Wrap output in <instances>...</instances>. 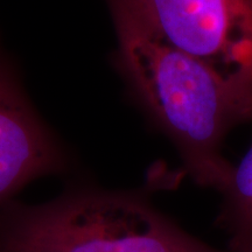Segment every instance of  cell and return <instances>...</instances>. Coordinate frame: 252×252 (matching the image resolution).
<instances>
[{
	"label": "cell",
	"mask_w": 252,
	"mask_h": 252,
	"mask_svg": "<svg viewBox=\"0 0 252 252\" xmlns=\"http://www.w3.org/2000/svg\"><path fill=\"white\" fill-rule=\"evenodd\" d=\"M0 252H12V251H8V250H5V249H1V248H0Z\"/></svg>",
	"instance_id": "8992f818"
},
{
	"label": "cell",
	"mask_w": 252,
	"mask_h": 252,
	"mask_svg": "<svg viewBox=\"0 0 252 252\" xmlns=\"http://www.w3.org/2000/svg\"><path fill=\"white\" fill-rule=\"evenodd\" d=\"M0 248L12 252H231L189 235L135 194L82 191L0 214Z\"/></svg>",
	"instance_id": "7a4b0ae2"
},
{
	"label": "cell",
	"mask_w": 252,
	"mask_h": 252,
	"mask_svg": "<svg viewBox=\"0 0 252 252\" xmlns=\"http://www.w3.org/2000/svg\"><path fill=\"white\" fill-rule=\"evenodd\" d=\"M212 68L252 112V0H106Z\"/></svg>",
	"instance_id": "3957f363"
},
{
	"label": "cell",
	"mask_w": 252,
	"mask_h": 252,
	"mask_svg": "<svg viewBox=\"0 0 252 252\" xmlns=\"http://www.w3.org/2000/svg\"><path fill=\"white\" fill-rule=\"evenodd\" d=\"M220 194L217 223L228 232L229 251L252 252V144Z\"/></svg>",
	"instance_id": "5b68a950"
},
{
	"label": "cell",
	"mask_w": 252,
	"mask_h": 252,
	"mask_svg": "<svg viewBox=\"0 0 252 252\" xmlns=\"http://www.w3.org/2000/svg\"><path fill=\"white\" fill-rule=\"evenodd\" d=\"M119 63L154 122L180 153L197 185L219 190L234 166L225 137L252 112L212 68L182 52L133 17L112 13Z\"/></svg>",
	"instance_id": "6da1fadb"
},
{
	"label": "cell",
	"mask_w": 252,
	"mask_h": 252,
	"mask_svg": "<svg viewBox=\"0 0 252 252\" xmlns=\"http://www.w3.org/2000/svg\"><path fill=\"white\" fill-rule=\"evenodd\" d=\"M63 167L60 151L0 65V214L25 185Z\"/></svg>",
	"instance_id": "277c9868"
}]
</instances>
